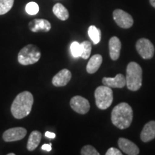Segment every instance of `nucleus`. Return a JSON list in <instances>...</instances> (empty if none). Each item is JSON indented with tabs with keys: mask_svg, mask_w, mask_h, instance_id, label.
Returning <instances> with one entry per match:
<instances>
[{
	"mask_svg": "<svg viewBox=\"0 0 155 155\" xmlns=\"http://www.w3.org/2000/svg\"><path fill=\"white\" fill-rule=\"evenodd\" d=\"M33 104V96L30 91L19 93L12 104L11 113L15 119H22L30 114Z\"/></svg>",
	"mask_w": 155,
	"mask_h": 155,
	"instance_id": "obj_1",
	"label": "nucleus"
},
{
	"mask_svg": "<svg viewBox=\"0 0 155 155\" xmlns=\"http://www.w3.org/2000/svg\"><path fill=\"white\" fill-rule=\"evenodd\" d=\"M132 120V108L127 103L119 104L112 110V124L120 129H125L130 127Z\"/></svg>",
	"mask_w": 155,
	"mask_h": 155,
	"instance_id": "obj_2",
	"label": "nucleus"
},
{
	"mask_svg": "<svg viewBox=\"0 0 155 155\" xmlns=\"http://www.w3.org/2000/svg\"><path fill=\"white\" fill-rule=\"evenodd\" d=\"M126 82L128 89L136 91L140 89L142 85V69L136 62H131L127 68Z\"/></svg>",
	"mask_w": 155,
	"mask_h": 155,
	"instance_id": "obj_3",
	"label": "nucleus"
},
{
	"mask_svg": "<svg viewBox=\"0 0 155 155\" xmlns=\"http://www.w3.org/2000/svg\"><path fill=\"white\" fill-rule=\"evenodd\" d=\"M41 58L40 48L35 45L29 44L25 46L19 52L17 60L22 65H30L36 63Z\"/></svg>",
	"mask_w": 155,
	"mask_h": 155,
	"instance_id": "obj_4",
	"label": "nucleus"
},
{
	"mask_svg": "<svg viewBox=\"0 0 155 155\" xmlns=\"http://www.w3.org/2000/svg\"><path fill=\"white\" fill-rule=\"evenodd\" d=\"M95 99L97 107L101 110H105L110 107L113 102V91L110 87L104 85L98 86L95 91Z\"/></svg>",
	"mask_w": 155,
	"mask_h": 155,
	"instance_id": "obj_5",
	"label": "nucleus"
},
{
	"mask_svg": "<svg viewBox=\"0 0 155 155\" xmlns=\"http://www.w3.org/2000/svg\"><path fill=\"white\" fill-rule=\"evenodd\" d=\"M136 49L143 59H151L154 54V45L150 40L141 38L136 43Z\"/></svg>",
	"mask_w": 155,
	"mask_h": 155,
	"instance_id": "obj_6",
	"label": "nucleus"
},
{
	"mask_svg": "<svg viewBox=\"0 0 155 155\" xmlns=\"http://www.w3.org/2000/svg\"><path fill=\"white\" fill-rule=\"evenodd\" d=\"M114 19L120 28L124 29L130 28L134 24L132 17L129 13L122 9H116L113 12Z\"/></svg>",
	"mask_w": 155,
	"mask_h": 155,
	"instance_id": "obj_7",
	"label": "nucleus"
},
{
	"mask_svg": "<svg viewBox=\"0 0 155 155\" xmlns=\"http://www.w3.org/2000/svg\"><path fill=\"white\" fill-rule=\"evenodd\" d=\"M27 135V129L24 127H14L7 129L3 133V140L6 142H12L22 140Z\"/></svg>",
	"mask_w": 155,
	"mask_h": 155,
	"instance_id": "obj_8",
	"label": "nucleus"
},
{
	"mask_svg": "<svg viewBox=\"0 0 155 155\" xmlns=\"http://www.w3.org/2000/svg\"><path fill=\"white\" fill-rule=\"evenodd\" d=\"M70 105L73 111L80 114H86L90 110L89 101L81 96H73L70 101Z\"/></svg>",
	"mask_w": 155,
	"mask_h": 155,
	"instance_id": "obj_9",
	"label": "nucleus"
},
{
	"mask_svg": "<svg viewBox=\"0 0 155 155\" xmlns=\"http://www.w3.org/2000/svg\"><path fill=\"white\" fill-rule=\"evenodd\" d=\"M72 74L68 69H63L59 71L52 79V83L56 87H63L66 86L71 81Z\"/></svg>",
	"mask_w": 155,
	"mask_h": 155,
	"instance_id": "obj_10",
	"label": "nucleus"
},
{
	"mask_svg": "<svg viewBox=\"0 0 155 155\" xmlns=\"http://www.w3.org/2000/svg\"><path fill=\"white\" fill-rule=\"evenodd\" d=\"M28 26L32 32H38L40 31L48 32L51 30L50 22L45 19H35L29 23Z\"/></svg>",
	"mask_w": 155,
	"mask_h": 155,
	"instance_id": "obj_11",
	"label": "nucleus"
},
{
	"mask_svg": "<svg viewBox=\"0 0 155 155\" xmlns=\"http://www.w3.org/2000/svg\"><path fill=\"white\" fill-rule=\"evenodd\" d=\"M102 82L104 86H108L110 88H124L127 84L126 82V77L124 75L119 73L114 78L104 77L102 79Z\"/></svg>",
	"mask_w": 155,
	"mask_h": 155,
	"instance_id": "obj_12",
	"label": "nucleus"
},
{
	"mask_svg": "<svg viewBox=\"0 0 155 155\" xmlns=\"http://www.w3.org/2000/svg\"><path fill=\"white\" fill-rule=\"evenodd\" d=\"M119 148L123 151L126 154L137 155L139 154L138 147L132 141L125 138H119L118 141Z\"/></svg>",
	"mask_w": 155,
	"mask_h": 155,
	"instance_id": "obj_13",
	"label": "nucleus"
},
{
	"mask_svg": "<svg viewBox=\"0 0 155 155\" xmlns=\"http://www.w3.org/2000/svg\"><path fill=\"white\" fill-rule=\"evenodd\" d=\"M108 48H109V55L111 60L116 61L119 59L120 52H121V43L117 37H112L110 39L109 42H108Z\"/></svg>",
	"mask_w": 155,
	"mask_h": 155,
	"instance_id": "obj_14",
	"label": "nucleus"
},
{
	"mask_svg": "<svg viewBox=\"0 0 155 155\" xmlns=\"http://www.w3.org/2000/svg\"><path fill=\"white\" fill-rule=\"evenodd\" d=\"M140 137L144 142H149L155 138V121H151L146 124L141 131Z\"/></svg>",
	"mask_w": 155,
	"mask_h": 155,
	"instance_id": "obj_15",
	"label": "nucleus"
},
{
	"mask_svg": "<svg viewBox=\"0 0 155 155\" xmlns=\"http://www.w3.org/2000/svg\"><path fill=\"white\" fill-rule=\"evenodd\" d=\"M103 61L102 56L99 54H96L93 55L91 59L89 60L88 64L86 65V71L90 74L95 73L99 69Z\"/></svg>",
	"mask_w": 155,
	"mask_h": 155,
	"instance_id": "obj_16",
	"label": "nucleus"
},
{
	"mask_svg": "<svg viewBox=\"0 0 155 155\" xmlns=\"http://www.w3.org/2000/svg\"><path fill=\"white\" fill-rule=\"evenodd\" d=\"M42 139V134L39 131H33L30 133L28 138L27 149L30 152L34 151L39 146Z\"/></svg>",
	"mask_w": 155,
	"mask_h": 155,
	"instance_id": "obj_17",
	"label": "nucleus"
},
{
	"mask_svg": "<svg viewBox=\"0 0 155 155\" xmlns=\"http://www.w3.org/2000/svg\"><path fill=\"white\" fill-rule=\"evenodd\" d=\"M54 15L61 20L65 21L68 19L69 12L68 9L61 3H57L53 8Z\"/></svg>",
	"mask_w": 155,
	"mask_h": 155,
	"instance_id": "obj_18",
	"label": "nucleus"
},
{
	"mask_svg": "<svg viewBox=\"0 0 155 155\" xmlns=\"http://www.w3.org/2000/svg\"><path fill=\"white\" fill-rule=\"evenodd\" d=\"M88 34L89 38H91L94 44L96 45L99 43L101 39V32L100 29L97 28L94 25H91V26L89 27Z\"/></svg>",
	"mask_w": 155,
	"mask_h": 155,
	"instance_id": "obj_19",
	"label": "nucleus"
},
{
	"mask_svg": "<svg viewBox=\"0 0 155 155\" xmlns=\"http://www.w3.org/2000/svg\"><path fill=\"white\" fill-rule=\"evenodd\" d=\"M15 0H0V15H5L10 10Z\"/></svg>",
	"mask_w": 155,
	"mask_h": 155,
	"instance_id": "obj_20",
	"label": "nucleus"
},
{
	"mask_svg": "<svg viewBox=\"0 0 155 155\" xmlns=\"http://www.w3.org/2000/svg\"><path fill=\"white\" fill-rule=\"evenodd\" d=\"M81 48H82V53H81V57L83 59H88L90 57L91 53L92 45L91 42L89 41H83L82 43H81Z\"/></svg>",
	"mask_w": 155,
	"mask_h": 155,
	"instance_id": "obj_21",
	"label": "nucleus"
},
{
	"mask_svg": "<svg viewBox=\"0 0 155 155\" xmlns=\"http://www.w3.org/2000/svg\"><path fill=\"white\" fill-rule=\"evenodd\" d=\"M71 52L74 58L81 57V53H82L81 45L78 42H73L71 45Z\"/></svg>",
	"mask_w": 155,
	"mask_h": 155,
	"instance_id": "obj_22",
	"label": "nucleus"
},
{
	"mask_svg": "<svg viewBox=\"0 0 155 155\" xmlns=\"http://www.w3.org/2000/svg\"><path fill=\"white\" fill-rule=\"evenodd\" d=\"M25 10L27 13L30 15H35L38 13L39 12V6L36 2H29L25 7Z\"/></svg>",
	"mask_w": 155,
	"mask_h": 155,
	"instance_id": "obj_23",
	"label": "nucleus"
},
{
	"mask_svg": "<svg viewBox=\"0 0 155 155\" xmlns=\"http://www.w3.org/2000/svg\"><path fill=\"white\" fill-rule=\"evenodd\" d=\"M81 154L82 155H99V152H98L94 147L91 145H86L82 148L81 151Z\"/></svg>",
	"mask_w": 155,
	"mask_h": 155,
	"instance_id": "obj_24",
	"label": "nucleus"
},
{
	"mask_svg": "<svg viewBox=\"0 0 155 155\" xmlns=\"http://www.w3.org/2000/svg\"><path fill=\"white\" fill-rule=\"evenodd\" d=\"M122 153L121 151L118 150V149L111 147V148L108 149L107 152H106V155H121Z\"/></svg>",
	"mask_w": 155,
	"mask_h": 155,
	"instance_id": "obj_25",
	"label": "nucleus"
},
{
	"mask_svg": "<svg viewBox=\"0 0 155 155\" xmlns=\"http://www.w3.org/2000/svg\"><path fill=\"white\" fill-rule=\"evenodd\" d=\"M42 150H45V151H47V152H50L52 150V144L50 143V144H43L42 146Z\"/></svg>",
	"mask_w": 155,
	"mask_h": 155,
	"instance_id": "obj_26",
	"label": "nucleus"
},
{
	"mask_svg": "<svg viewBox=\"0 0 155 155\" xmlns=\"http://www.w3.org/2000/svg\"><path fill=\"white\" fill-rule=\"evenodd\" d=\"M45 136L46 137H48V138H49V139H55V137H56L55 133L50 132V131H46V132L45 133Z\"/></svg>",
	"mask_w": 155,
	"mask_h": 155,
	"instance_id": "obj_27",
	"label": "nucleus"
},
{
	"mask_svg": "<svg viewBox=\"0 0 155 155\" xmlns=\"http://www.w3.org/2000/svg\"><path fill=\"white\" fill-rule=\"evenodd\" d=\"M150 2L151 5H152L153 7H154V8H155V0H150Z\"/></svg>",
	"mask_w": 155,
	"mask_h": 155,
	"instance_id": "obj_28",
	"label": "nucleus"
},
{
	"mask_svg": "<svg viewBox=\"0 0 155 155\" xmlns=\"http://www.w3.org/2000/svg\"><path fill=\"white\" fill-rule=\"evenodd\" d=\"M15 154H14V153H9V154H8V155H15Z\"/></svg>",
	"mask_w": 155,
	"mask_h": 155,
	"instance_id": "obj_29",
	"label": "nucleus"
}]
</instances>
